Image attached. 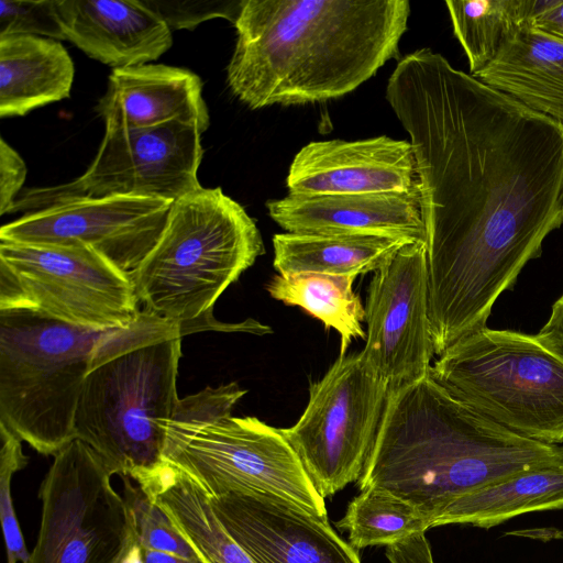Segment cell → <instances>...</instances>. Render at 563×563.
Masks as SVG:
<instances>
[{"label":"cell","mask_w":563,"mask_h":563,"mask_svg":"<svg viewBox=\"0 0 563 563\" xmlns=\"http://www.w3.org/2000/svg\"><path fill=\"white\" fill-rule=\"evenodd\" d=\"M0 519L5 542L8 563H29L27 551L11 496L14 473L24 468L27 456L22 451V440L0 423Z\"/></svg>","instance_id":"obj_29"},{"label":"cell","mask_w":563,"mask_h":563,"mask_svg":"<svg viewBox=\"0 0 563 563\" xmlns=\"http://www.w3.org/2000/svg\"><path fill=\"white\" fill-rule=\"evenodd\" d=\"M167 515L201 563H254L218 519L209 497L177 467L165 462L139 485Z\"/></svg>","instance_id":"obj_24"},{"label":"cell","mask_w":563,"mask_h":563,"mask_svg":"<svg viewBox=\"0 0 563 563\" xmlns=\"http://www.w3.org/2000/svg\"><path fill=\"white\" fill-rule=\"evenodd\" d=\"M536 339L563 361V294L552 305L550 317L536 334Z\"/></svg>","instance_id":"obj_36"},{"label":"cell","mask_w":563,"mask_h":563,"mask_svg":"<svg viewBox=\"0 0 563 563\" xmlns=\"http://www.w3.org/2000/svg\"><path fill=\"white\" fill-rule=\"evenodd\" d=\"M286 232L372 234L424 240L419 192L290 195L266 202Z\"/></svg>","instance_id":"obj_18"},{"label":"cell","mask_w":563,"mask_h":563,"mask_svg":"<svg viewBox=\"0 0 563 563\" xmlns=\"http://www.w3.org/2000/svg\"><path fill=\"white\" fill-rule=\"evenodd\" d=\"M528 26L563 41V0H533Z\"/></svg>","instance_id":"obj_35"},{"label":"cell","mask_w":563,"mask_h":563,"mask_svg":"<svg viewBox=\"0 0 563 563\" xmlns=\"http://www.w3.org/2000/svg\"><path fill=\"white\" fill-rule=\"evenodd\" d=\"M407 0H243L228 65L251 109L340 98L399 55Z\"/></svg>","instance_id":"obj_2"},{"label":"cell","mask_w":563,"mask_h":563,"mask_svg":"<svg viewBox=\"0 0 563 563\" xmlns=\"http://www.w3.org/2000/svg\"><path fill=\"white\" fill-rule=\"evenodd\" d=\"M563 510V463L514 474L451 503L432 522L489 529L517 516Z\"/></svg>","instance_id":"obj_23"},{"label":"cell","mask_w":563,"mask_h":563,"mask_svg":"<svg viewBox=\"0 0 563 563\" xmlns=\"http://www.w3.org/2000/svg\"><path fill=\"white\" fill-rule=\"evenodd\" d=\"M195 125L175 121L147 129L106 128L87 170L74 180L23 189L11 212L32 213L81 199L132 196L174 201L198 189L203 148Z\"/></svg>","instance_id":"obj_11"},{"label":"cell","mask_w":563,"mask_h":563,"mask_svg":"<svg viewBox=\"0 0 563 563\" xmlns=\"http://www.w3.org/2000/svg\"><path fill=\"white\" fill-rule=\"evenodd\" d=\"M65 40L113 69L158 59L172 30L142 0H54Z\"/></svg>","instance_id":"obj_17"},{"label":"cell","mask_w":563,"mask_h":563,"mask_svg":"<svg viewBox=\"0 0 563 563\" xmlns=\"http://www.w3.org/2000/svg\"><path fill=\"white\" fill-rule=\"evenodd\" d=\"M532 4L533 0L445 1L472 76L484 69L506 42L528 25Z\"/></svg>","instance_id":"obj_26"},{"label":"cell","mask_w":563,"mask_h":563,"mask_svg":"<svg viewBox=\"0 0 563 563\" xmlns=\"http://www.w3.org/2000/svg\"><path fill=\"white\" fill-rule=\"evenodd\" d=\"M361 354L390 388L430 373L434 345L423 241L407 243L374 273L365 303Z\"/></svg>","instance_id":"obj_13"},{"label":"cell","mask_w":563,"mask_h":563,"mask_svg":"<svg viewBox=\"0 0 563 563\" xmlns=\"http://www.w3.org/2000/svg\"><path fill=\"white\" fill-rule=\"evenodd\" d=\"M210 503L254 563H361L356 549L336 534L328 519L287 500L228 494Z\"/></svg>","instance_id":"obj_15"},{"label":"cell","mask_w":563,"mask_h":563,"mask_svg":"<svg viewBox=\"0 0 563 563\" xmlns=\"http://www.w3.org/2000/svg\"><path fill=\"white\" fill-rule=\"evenodd\" d=\"M338 527L349 532L354 549L388 547L427 532L429 519L407 501L378 489H363L349 504Z\"/></svg>","instance_id":"obj_27"},{"label":"cell","mask_w":563,"mask_h":563,"mask_svg":"<svg viewBox=\"0 0 563 563\" xmlns=\"http://www.w3.org/2000/svg\"><path fill=\"white\" fill-rule=\"evenodd\" d=\"M246 394L236 383L220 385L179 398L172 421L200 422L231 416L235 404Z\"/></svg>","instance_id":"obj_32"},{"label":"cell","mask_w":563,"mask_h":563,"mask_svg":"<svg viewBox=\"0 0 563 563\" xmlns=\"http://www.w3.org/2000/svg\"><path fill=\"white\" fill-rule=\"evenodd\" d=\"M112 475L78 439L54 455L38 489L41 522L29 563H118L134 534Z\"/></svg>","instance_id":"obj_10"},{"label":"cell","mask_w":563,"mask_h":563,"mask_svg":"<svg viewBox=\"0 0 563 563\" xmlns=\"http://www.w3.org/2000/svg\"><path fill=\"white\" fill-rule=\"evenodd\" d=\"M170 30H192L200 23L222 18L235 23L243 0H142Z\"/></svg>","instance_id":"obj_31"},{"label":"cell","mask_w":563,"mask_h":563,"mask_svg":"<svg viewBox=\"0 0 563 563\" xmlns=\"http://www.w3.org/2000/svg\"><path fill=\"white\" fill-rule=\"evenodd\" d=\"M27 168L22 157L0 139V214L12 211L22 191Z\"/></svg>","instance_id":"obj_33"},{"label":"cell","mask_w":563,"mask_h":563,"mask_svg":"<svg viewBox=\"0 0 563 563\" xmlns=\"http://www.w3.org/2000/svg\"><path fill=\"white\" fill-rule=\"evenodd\" d=\"M355 278L320 273L276 275L266 288L274 299L300 307L325 329H334L341 339L339 356H344L353 339H366L365 307L352 288Z\"/></svg>","instance_id":"obj_25"},{"label":"cell","mask_w":563,"mask_h":563,"mask_svg":"<svg viewBox=\"0 0 563 563\" xmlns=\"http://www.w3.org/2000/svg\"><path fill=\"white\" fill-rule=\"evenodd\" d=\"M74 63L53 38L0 37V117L24 115L33 109L69 97Z\"/></svg>","instance_id":"obj_21"},{"label":"cell","mask_w":563,"mask_h":563,"mask_svg":"<svg viewBox=\"0 0 563 563\" xmlns=\"http://www.w3.org/2000/svg\"><path fill=\"white\" fill-rule=\"evenodd\" d=\"M473 77L563 123V41L526 25Z\"/></svg>","instance_id":"obj_20"},{"label":"cell","mask_w":563,"mask_h":563,"mask_svg":"<svg viewBox=\"0 0 563 563\" xmlns=\"http://www.w3.org/2000/svg\"><path fill=\"white\" fill-rule=\"evenodd\" d=\"M11 35L65 40L54 0H1L0 37Z\"/></svg>","instance_id":"obj_30"},{"label":"cell","mask_w":563,"mask_h":563,"mask_svg":"<svg viewBox=\"0 0 563 563\" xmlns=\"http://www.w3.org/2000/svg\"><path fill=\"white\" fill-rule=\"evenodd\" d=\"M417 242L372 234L278 233L273 236L278 275L320 273L357 277L376 272L397 250Z\"/></svg>","instance_id":"obj_22"},{"label":"cell","mask_w":563,"mask_h":563,"mask_svg":"<svg viewBox=\"0 0 563 563\" xmlns=\"http://www.w3.org/2000/svg\"><path fill=\"white\" fill-rule=\"evenodd\" d=\"M181 333L176 323L141 310L129 327L97 345L75 416V439L110 472L137 485L164 466L167 426L178 402Z\"/></svg>","instance_id":"obj_4"},{"label":"cell","mask_w":563,"mask_h":563,"mask_svg":"<svg viewBox=\"0 0 563 563\" xmlns=\"http://www.w3.org/2000/svg\"><path fill=\"white\" fill-rule=\"evenodd\" d=\"M163 457L210 499L228 494L272 496L328 519L324 498L280 429L256 417L170 420Z\"/></svg>","instance_id":"obj_8"},{"label":"cell","mask_w":563,"mask_h":563,"mask_svg":"<svg viewBox=\"0 0 563 563\" xmlns=\"http://www.w3.org/2000/svg\"><path fill=\"white\" fill-rule=\"evenodd\" d=\"M265 252L255 221L222 188L202 186L170 206L164 231L131 275L143 310L176 323L181 335L197 331L266 334L249 319L223 323L213 306Z\"/></svg>","instance_id":"obj_5"},{"label":"cell","mask_w":563,"mask_h":563,"mask_svg":"<svg viewBox=\"0 0 563 563\" xmlns=\"http://www.w3.org/2000/svg\"><path fill=\"white\" fill-rule=\"evenodd\" d=\"M96 111L106 128L147 129L180 121L203 133L210 124L199 76L163 64L113 69Z\"/></svg>","instance_id":"obj_19"},{"label":"cell","mask_w":563,"mask_h":563,"mask_svg":"<svg viewBox=\"0 0 563 563\" xmlns=\"http://www.w3.org/2000/svg\"><path fill=\"white\" fill-rule=\"evenodd\" d=\"M385 553L390 563H434L426 532L386 547Z\"/></svg>","instance_id":"obj_34"},{"label":"cell","mask_w":563,"mask_h":563,"mask_svg":"<svg viewBox=\"0 0 563 563\" xmlns=\"http://www.w3.org/2000/svg\"><path fill=\"white\" fill-rule=\"evenodd\" d=\"M172 202L132 196L65 202L2 225L0 241L81 246L132 274L161 238Z\"/></svg>","instance_id":"obj_14"},{"label":"cell","mask_w":563,"mask_h":563,"mask_svg":"<svg viewBox=\"0 0 563 563\" xmlns=\"http://www.w3.org/2000/svg\"><path fill=\"white\" fill-rule=\"evenodd\" d=\"M430 375L454 398L506 429L563 444V361L536 335L485 327L439 355Z\"/></svg>","instance_id":"obj_7"},{"label":"cell","mask_w":563,"mask_h":563,"mask_svg":"<svg viewBox=\"0 0 563 563\" xmlns=\"http://www.w3.org/2000/svg\"><path fill=\"white\" fill-rule=\"evenodd\" d=\"M290 195L418 192V169L410 141L386 135L314 141L294 157L287 175Z\"/></svg>","instance_id":"obj_16"},{"label":"cell","mask_w":563,"mask_h":563,"mask_svg":"<svg viewBox=\"0 0 563 563\" xmlns=\"http://www.w3.org/2000/svg\"><path fill=\"white\" fill-rule=\"evenodd\" d=\"M563 463V446L517 434L454 398L430 373L390 388L358 479L432 522L455 499L514 474Z\"/></svg>","instance_id":"obj_3"},{"label":"cell","mask_w":563,"mask_h":563,"mask_svg":"<svg viewBox=\"0 0 563 563\" xmlns=\"http://www.w3.org/2000/svg\"><path fill=\"white\" fill-rule=\"evenodd\" d=\"M118 563H143L141 549L134 537L130 544L126 547Z\"/></svg>","instance_id":"obj_37"},{"label":"cell","mask_w":563,"mask_h":563,"mask_svg":"<svg viewBox=\"0 0 563 563\" xmlns=\"http://www.w3.org/2000/svg\"><path fill=\"white\" fill-rule=\"evenodd\" d=\"M386 99L416 155L440 355L486 327L497 298L563 224V123L430 48L400 59Z\"/></svg>","instance_id":"obj_1"},{"label":"cell","mask_w":563,"mask_h":563,"mask_svg":"<svg viewBox=\"0 0 563 563\" xmlns=\"http://www.w3.org/2000/svg\"><path fill=\"white\" fill-rule=\"evenodd\" d=\"M123 497L126 501L134 538L143 550L176 554L199 560L185 538L177 531L167 515L139 485L123 476Z\"/></svg>","instance_id":"obj_28"},{"label":"cell","mask_w":563,"mask_h":563,"mask_svg":"<svg viewBox=\"0 0 563 563\" xmlns=\"http://www.w3.org/2000/svg\"><path fill=\"white\" fill-rule=\"evenodd\" d=\"M130 274L81 246L0 241V309H27L106 331L139 317Z\"/></svg>","instance_id":"obj_9"},{"label":"cell","mask_w":563,"mask_h":563,"mask_svg":"<svg viewBox=\"0 0 563 563\" xmlns=\"http://www.w3.org/2000/svg\"><path fill=\"white\" fill-rule=\"evenodd\" d=\"M388 391L361 352L339 356L320 380L310 384L298 421L280 429L323 498L360 479Z\"/></svg>","instance_id":"obj_12"},{"label":"cell","mask_w":563,"mask_h":563,"mask_svg":"<svg viewBox=\"0 0 563 563\" xmlns=\"http://www.w3.org/2000/svg\"><path fill=\"white\" fill-rule=\"evenodd\" d=\"M109 331L0 309V423L46 456L75 440L81 387Z\"/></svg>","instance_id":"obj_6"}]
</instances>
